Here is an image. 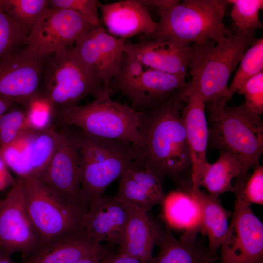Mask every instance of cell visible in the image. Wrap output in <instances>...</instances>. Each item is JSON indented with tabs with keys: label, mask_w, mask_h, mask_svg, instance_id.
<instances>
[{
	"label": "cell",
	"mask_w": 263,
	"mask_h": 263,
	"mask_svg": "<svg viewBox=\"0 0 263 263\" xmlns=\"http://www.w3.org/2000/svg\"><path fill=\"white\" fill-rule=\"evenodd\" d=\"M39 245L38 236L27 209L23 180L18 177L0 200V250L10 256L21 252L24 257Z\"/></svg>",
	"instance_id": "30bf717a"
},
{
	"label": "cell",
	"mask_w": 263,
	"mask_h": 263,
	"mask_svg": "<svg viewBox=\"0 0 263 263\" xmlns=\"http://www.w3.org/2000/svg\"><path fill=\"white\" fill-rule=\"evenodd\" d=\"M235 194L231 220L220 248V263H252L263 259V224L251 205Z\"/></svg>",
	"instance_id": "8fae6325"
},
{
	"label": "cell",
	"mask_w": 263,
	"mask_h": 263,
	"mask_svg": "<svg viewBox=\"0 0 263 263\" xmlns=\"http://www.w3.org/2000/svg\"><path fill=\"white\" fill-rule=\"evenodd\" d=\"M186 76L146 66L124 53L110 87L120 91L132 108L140 111L186 87Z\"/></svg>",
	"instance_id": "9c48e42d"
},
{
	"label": "cell",
	"mask_w": 263,
	"mask_h": 263,
	"mask_svg": "<svg viewBox=\"0 0 263 263\" xmlns=\"http://www.w3.org/2000/svg\"><path fill=\"white\" fill-rule=\"evenodd\" d=\"M140 2L149 11L157 10L158 14L166 11L179 3L177 0H139Z\"/></svg>",
	"instance_id": "74e56055"
},
{
	"label": "cell",
	"mask_w": 263,
	"mask_h": 263,
	"mask_svg": "<svg viewBox=\"0 0 263 263\" xmlns=\"http://www.w3.org/2000/svg\"><path fill=\"white\" fill-rule=\"evenodd\" d=\"M132 208L115 196L104 195L87 209L83 228L96 243L118 245Z\"/></svg>",
	"instance_id": "e0dca14e"
},
{
	"label": "cell",
	"mask_w": 263,
	"mask_h": 263,
	"mask_svg": "<svg viewBox=\"0 0 263 263\" xmlns=\"http://www.w3.org/2000/svg\"><path fill=\"white\" fill-rule=\"evenodd\" d=\"M49 7L48 0H0V8L27 36Z\"/></svg>",
	"instance_id": "83f0119b"
},
{
	"label": "cell",
	"mask_w": 263,
	"mask_h": 263,
	"mask_svg": "<svg viewBox=\"0 0 263 263\" xmlns=\"http://www.w3.org/2000/svg\"><path fill=\"white\" fill-rule=\"evenodd\" d=\"M103 22L111 35L125 39L136 35L151 34L157 22L139 0H124L117 2L98 3Z\"/></svg>",
	"instance_id": "ffe728a7"
},
{
	"label": "cell",
	"mask_w": 263,
	"mask_h": 263,
	"mask_svg": "<svg viewBox=\"0 0 263 263\" xmlns=\"http://www.w3.org/2000/svg\"><path fill=\"white\" fill-rule=\"evenodd\" d=\"M191 191L198 203L203 234L208 241L207 251L215 255L220 249L229 227V213L218 198L212 196L192 184Z\"/></svg>",
	"instance_id": "484cf974"
},
{
	"label": "cell",
	"mask_w": 263,
	"mask_h": 263,
	"mask_svg": "<svg viewBox=\"0 0 263 263\" xmlns=\"http://www.w3.org/2000/svg\"><path fill=\"white\" fill-rule=\"evenodd\" d=\"M94 27L75 12L49 6L27 36L25 45L44 54L71 46Z\"/></svg>",
	"instance_id": "4fadbf2b"
},
{
	"label": "cell",
	"mask_w": 263,
	"mask_h": 263,
	"mask_svg": "<svg viewBox=\"0 0 263 263\" xmlns=\"http://www.w3.org/2000/svg\"><path fill=\"white\" fill-rule=\"evenodd\" d=\"M235 194L239 195L246 202L263 205V167L258 165L254 168L252 174L248 176L243 187L234 188Z\"/></svg>",
	"instance_id": "d590c367"
},
{
	"label": "cell",
	"mask_w": 263,
	"mask_h": 263,
	"mask_svg": "<svg viewBox=\"0 0 263 263\" xmlns=\"http://www.w3.org/2000/svg\"><path fill=\"white\" fill-rule=\"evenodd\" d=\"M52 54L25 45L0 60V96L23 105L37 94L45 64Z\"/></svg>",
	"instance_id": "7c38bea8"
},
{
	"label": "cell",
	"mask_w": 263,
	"mask_h": 263,
	"mask_svg": "<svg viewBox=\"0 0 263 263\" xmlns=\"http://www.w3.org/2000/svg\"><path fill=\"white\" fill-rule=\"evenodd\" d=\"M30 130L25 110L17 105L12 107L0 116V148L11 144Z\"/></svg>",
	"instance_id": "4dcf8cb0"
},
{
	"label": "cell",
	"mask_w": 263,
	"mask_h": 263,
	"mask_svg": "<svg viewBox=\"0 0 263 263\" xmlns=\"http://www.w3.org/2000/svg\"><path fill=\"white\" fill-rule=\"evenodd\" d=\"M97 0H49L52 7L73 11L87 20L94 27L100 26Z\"/></svg>",
	"instance_id": "836d02e7"
},
{
	"label": "cell",
	"mask_w": 263,
	"mask_h": 263,
	"mask_svg": "<svg viewBox=\"0 0 263 263\" xmlns=\"http://www.w3.org/2000/svg\"><path fill=\"white\" fill-rule=\"evenodd\" d=\"M17 104V103L15 101L0 96V116Z\"/></svg>",
	"instance_id": "60d3db41"
},
{
	"label": "cell",
	"mask_w": 263,
	"mask_h": 263,
	"mask_svg": "<svg viewBox=\"0 0 263 263\" xmlns=\"http://www.w3.org/2000/svg\"><path fill=\"white\" fill-rule=\"evenodd\" d=\"M232 5L230 16L234 26L243 32L262 28L259 12L263 8V0H226Z\"/></svg>",
	"instance_id": "f546056e"
},
{
	"label": "cell",
	"mask_w": 263,
	"mask_h": 263,
	"mask_svg": "<svg viewBox=\"0 0 263 263\" xmlns=\"http://www.w3.org/2000/svg\"><path fill=\"white\" fill-rule=\"evenodd\" d=\"M190 45L166 40L140 39L125 43L124 53L143 65L164 72L186 76Z\"/></svg>",
	"instance_id": "ac0fdd59"
},
{
	"label": "cell",
	"mask_w": 263,
	"mask_h": 263,
	"mask_svg": "<svg viewBox=\"0 0 263 263\" xmlns=\"http://www.w3.org/2000/svg\"><path fill=\"white\" fill-rule=\"evenodd\" d=\"M113 92L110 87L102 86L94 93V101L56 111L55 118L62 125L78 127L87 135L137 147L140 143L139 112L113 100Z\"/></svg>",
	"instance_id": "5b68a950"
},
{
	"label": "cell",
	"mask_w": 263,
	"mask_h": 263,
	"mask_svg": "<svg viewBox=\"0 0 263 263\" xmlns=\"http://www.w3.org/2000/svg\"><path fill=\"white\" fill-rule=\"evenodd\" d=\"M102 86L105 85L80 61L73 47H70L53 54L48 59L39 93L56 112L78 105L83 98Z\"/></svg>",
	"instance_id": "52a82bcc"
},
{
	"label": "cell",
	"mask_w": 263,
	"mask_h": 263,
	"mask_svg": "<svg viewBox=\"0 0 263 263\" xmlns=\"http://www.w3.org/2000/svg\"><path fill=\"white\" fill-rule=\"evenodd\" d=\"M108 248L85 257L73 263H100L102 258L111 252Z\"/></svg>",
	"instance_id": "ab89813d"
},
{
	"label": "cell",
	"mask_w": 263,
	"mask_h": 263,
	"mask_svg": "<svg viewBox=\"0 0 263 263\" xmlns=\"http://www.w3.org/2000/svg\"><path fill=\"white\" fill-rule=\"evenodd\" d=\"M0 263H13L10 258V256L5 254L0 250Z\"/></svg>",
	"instance_id": "b9f144b4"
},
{
	"label": "cell",
	"mask_w": 263,
	"mask_h": 263,
	"mask_svg": "<svg viewBox=\"0 0 263 263\" xmlns=\"http://www.w3.org/2000/svg\"><path fill=\"white\" fill-rule=\"evenodd\" d=\"M229 87L231 96L246 80L263 70V38L256 39L244 53Z\"/></svg>",
	"instance_id": "f1b7e54d"
},
{
	"label": "cell",
	"mask_w": 263,
	"mask_h": 263,
	"mask_svg": "<svg viewBox=\"0 0 263 263\" xmlns=\"http://www.w3.org/2000/svg\"><path fill=\"white\" fill-rule=\"evenodd\" d=\"M120 179L114 196L130 206L148 212L153 207L163 203L166 196L163 180L152 171L133 167Z\"/></svg>",
	"instance_id": "7402d4cb"
},
{
	"label": "cell",
	"mask_w": 263,
	"mask_h": 263,
	"mask_svg": "<svg viewBox=\"0 0 263 263\" xmlns=\"http://www.w3.org/2000/svg\"><path fill=\"white\" fill-rule=\"evenodd\" d=\"M256 40L254 30L235 33L219 42L190 45L188 69L207 105L231 98L227 85L243 55Z\"/></svg>",
	"instance_id": "3957f363"
},
{
	"label": "cell",
	"mask_w": 263,
	"mask_h": 263,
	"mask_svg": "<svg viewBox=\"0 0 263 263\" xmlns=\"http://www.w3.org/2000/svg\"><path fill=\"white\" fill-rule=\"evenodd\" d=\"M241 167L232 153L221 150L213 163L206 162L191 176L192 184L206 189L213 197H218L227 192H233L232 180L239 177Z\"/></svg>",
	"instance_id": "d4e9b609"
},
{
	"label": "cell",
	"mask_w": 263,
	"mask_h": 263,
	"mask_svg": "<svg viewBox=\"0 0 263 263\" xmlns=\"http://www.w3.org/2000/svg\"><path fill=\"white\" fill-rule=\"evenodd\" d=\"M245 98V105L252 112L263 113V72L246 80L237 91Z\"/></svg>",
	"instance_id": "e575fe53"
},
{
	"label": "cell",
	"mask_w": 263,
	"mask_h": 263,
	"mask_svg": "<svg viewBox=\"0 0 263 263\" xmlns=\"http://www.w3.org/2000/svg\"><path fill=\"white\" fill-rule=\"evenodd\" d=\"M157 244L159 251L150 263H214L219 259L200 245L196 238L181 236L177 239L169 226L162 232Z\"/></svg>",
	"instance_id": "4316f807"
},
{
	"label": "cell",
	"mask_w": 263,
	"mask_h": 263,
	"mask_svg": "<svg viewBox=\"0 0 263 263\" xmlns=\"http://www.w3.org/2000/svg\"><path fill=\"white\" fill-rule=\"evenodd\" d=\"M15 181L0 151V192L10 189Z\"/></svg>",
	"instance_id": "8d00e7d4"
},
{
	"label": "cell",
	"mask_w": 263,
	"mask_h": 263,
	"mask_svg": "<svg viewBox=\"0 0 263 263\" xmlns=\"http://www.w3.org/2000/svg\"><path fill=\"white\" fill-rule=\"evenodd\" d=\"M81 164V199L88 208L101 198L108 186L129 169L137 167L131 144L99 138L82 132L73 133Z\"/></svg>",
	"instance_id": "277c9868"
},
{
	"label": "cell",
	"mask_w": 263,
	"mask_h": 263,
	"mask_svg": "<svg viewBox=\"0 0 263 263\" xmlns=\"http://www.w3.org/2000/svg\"><path fill=\"white\" fill-rule=\"evenodd\" d=\"M26 34L0 8V60L25 46Z\"/></svg>",
	"instance_id": "d6a6232c"
},
{
	"label": "cell",
	"mask_w": 263,
	"mask_h": 263,
	"mask_svg": "<svg viewBox=\"0 0 263 263\" xmlns=\"http://www.w3.org/2000/svg\"><path fill=\"white\" fill-rule=\"evenodd\" d=\"M60 138V132L52 127L44 130H30L13 143L0 148L10 170L21 179L40 178Z\"/></svg>",
	"instance_id": "5bb4252c"
},
{
	"label": "cell",
	"mask_w": 263,
	"mask_h": 263,
	"mask_svg": "<svg viewBox=\"0 0 263 263\" xmlns=\"http://www.w3.org/2000/svg\"><path fill=\"white\" fill-rule=\"evenodd\" d=\"M22 106L25 108L27 118L32 130L40 131L52 127L55 110L50 102L39 92Z\"/></svg>",
	"instance_id": "1f68e13d"
},
{
	"label": "cell",
	"mask_w": 263,
	"mask_h": 263,
	"mask_svg": "<svg viewBox=\"0 0 263 263\" xmlns=\"http://www.w3.org/2000/svg\"><path fill=\"white\" fill-rule=\"evenodd\" d=\"M187 104L181 113L192 162V175L205 163L208 146L206 103L197 84L191 80L180 92Z\"/></svg>",
	"instance_id": "d6986e66"
},
{
	"label": "cell",
	"mask_w": 263,
	"mask_h": 263,
	"mask_svg": "<svg viewBox=\"0 0 263 263\" xmlns=\"http://www.w3.org/2000/svg\"><path fill=\"white\" fill-rule=\"evenodd\" d=\"M22 180L27 209L40 245L83 228L86 209L61 198L39 178Z\"/></svg>",
	"instance_id": "ba28073f"
},
{
	"label": "cell",
	"mask_w": 263,
	"mask_h": 263,
	"mask_svg": "<svg viewBox=\"0 0 263 263\" xmlns=\"http://www.w3.org/2000/svg\"><path fill=\"white\" fill-rule=\"evenodd\" d=\"M180 91L140 113V143L135 147L138 168L162 180L170 177L177 188L192 184V162L182 116Z\"/></svg>",
	"instance_id": "6da1fadb"
},
{
	"label": "cell",
	"mask_w": 263,
	"mask_h": 263,
	"mask_svg": "<svg viewBox=\"0 0 263 263\" xmlns=\"http://www.w3.org/2000/svg\"><path fill=\"white\" fill-rule=\"evenodd\" d=\"M252 263H263V259L260 260Z\"/></svg>",
	"instance_id": "7bdbcfd3"
},
{
	"label": "cell",
	"mask_w": 263,
	"mask_h": 263,
	"mask_svg": "<svg viewBox=\"0 0 263 263\" xmlns=\"http://www.w3.org/2000/svg\"><path fill=\"white\" fill-rule=\"evenodd\" d=\"M81 164L73 133L60 132L57 146L40 179L66 201L83 206L81 199Z\"/></svg>",
	"instance_id": "2e32d148"
},
{
	"label": "cell",
	"mask_w": 263,
	"mask_h": 263,
	"mask_svg": "<svg viewBox=\"0 0 263 263\" xmlns=\"http://www.w3.org/2000/svg\"><path fill=\"white\" fill-rule=\"evenodd\" d=\"M225 0H185L159 14L153 33L139 39L166 40L191 45L218 43L231 33L225 27Z\"/></svg>",
	"instance_id": "8992f818"
},
{
	"label": "cell",
	"mask_w": 263,
	"mask_h": 263,
	"mask_svg": "<svg viewBox=\"0 0 263 263\" xmlns=\"http://www.w3.org/2000/svg\"><path fill=\"white\" fill-rule=\"evenodd\" d=\"M100 263H142L139 260L125 254L112 252L104 256Z\"/></svg>",
	"instance_id": "f35d334b"
},
{
	"label": "cell",
	"mask_w": 263,
	"mask_h": 263,
	"mask_svg": "<svg viewBox=\"0 0 263 263\" xmlns=\"http://www.w3.org/2000/svg\"><path fill=\"white\" fill-rule=\"evenodd\" d=\"M125 43V39L111 35L100 26L79 38L73 49L92 75L110 87L119 71Z\"/></svg>",
	"instance_id": "9a60e30c"
},
{
	"label": "cell",
	"mask_w": 263,
	"mask_h": 263,
	"mask_svg": "<svg viewBox=\"0 0 263 263\" xmlns=\"http://www.w3.org/2000/svg\"><path fill=\"white\" fill-rule=\"evenodd\" d=\"M191 186L171 191L166 195L162 205L169 225L184 230L183 236L196 238L197 233L203 232L200 207L191 191Z\"/></svg>",
	"instance_id": "cb8c5ba5"
},
{
	"label": "cell",
	"mask_w": 263,
	"mask_h": 263,
	"mask_svg": "<svg viewBox=\"0 0 263 263\" xmlns=\"http://www.w3.org/2000/svg\"><path fill=\"white\" fill-rule=\"evenodd\" d=\"M227 102L207 105L208 145L211 149L228 151L237 157L241 172L234 185L243 187L249 170L260 165L263 152V122L261 115L244 103L229 107Z\"/></svg>",
	"instance_id": "7a4b0ae2"
},
{
	"label": "cell",
	"mask_w": 263,
	"mask_h": 263,
	"mask_svg": "<svg viewBox=\"0 0 263 263\" xmlns=\"http://www.w3.org/2000/svg\"><path fill=\"white\" fill-rule=\"evenodd\" d=\"M129 220L118 245V252L142 263H150L155 244L162 231L150 219L148 212L132 207Z\"/></svg>",
	"instance_id": "603a6c76"
},
{
	"label": "cell",
	"mask_w": 263,
	"mask_h": 263,
	"mask_svg": "<svg viewBox=\"0 0 263 263\" xmlns=\"http://www.w3.org/2000/svg\"><path fill=\"white\" fill-rule=\"evenodd\" d=\"M83 229L75 230L39 246L20 263H73L106 249Z\"/></svg>",
	"instance_id": "44dd1931"
}]
</instances>
